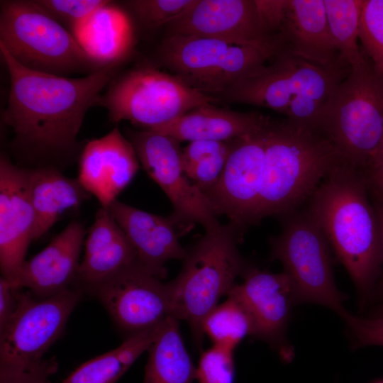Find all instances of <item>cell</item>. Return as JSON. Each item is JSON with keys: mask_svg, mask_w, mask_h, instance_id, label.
<instances>
[{"mask_svg": "<svg viewBox=\"0 0 383 383\" xmlns=\"http://www.w3.org/2000/svg\"><path fill=\"white\" fill-rule=\"evenodd\" d=\"M9 77L7 104L1 118L14 135L13 148L32 159L72 156L87 111L97 105L120 65H110L82 77L30 70L0 46Z\"/></svg>", "mask_w": 383, "mask_h": 383, "instance_id": "cell-1", "label": "cell"}, {"mask_svg": "<svg viewBox=\"0 0 383 383\" xmlns=\"http://www.w3.org/2000/svg\"><path fill=\"white\" fill-rule=\"evenodd\" d=\"M309 213L362 296L373 287L383 263L379 219L369 199L364 172L343 161L311 196Z\"/></svg>", "mask_w": 383, "mask_h": 383, "instance_id": "cell-2", "label": "cell"}, {"mask_svg": "<svg viewBox=\"0 0 383 383\" xmlns=\"http://www.w3.org/2000/svg\"><path fill=\"white\" fill-rule=\"evenodd\" d=\"M341 161L321 131L287 118H270L257 223L266 216H284L295 211Z\"/></svg>", "mask_w": 383, "mask_h": 383, "instance_id": "cell-3", "label": "cell"}, {"mask_svg": "<svg viewBox=\"0 0 383 383\" xmlns=\"http://www.w3.org/2000/svg\"><path fill=\"white\" fill-rule=\"evenodd\" d=\"M351 66L341 55L321 66L282 52L220 97L229 102L272 109L301 125L320 130L323 111Z\"/></svg>", "mask_w": 383, "mask_h": 383, "instance_id": "cell-4", "label": "cell"}, {"mask_svg": "<svg viewBox=\"0 0 383 383\" xmlns=\"http://www.w3.org/2000/svg\"><path fill=\"white\" fill-rule=\"evenodd\" d=\"M320 130L343 162L364 172L383 146V74L370 60L351 66L327 103Z\"/></svg>", "mask_w": 383, "mask_h": 383, "instance_id": "cell-5", "label": "cell"}, {"mask_svg": "<svg viewBox=\"0 0 383 383\" xmlns=\"http://www.w3.org/2000/svg\"><path fill=\"white\" fill-rule=\"evenodd\" d=\"M240 235L230 223L217 231L205 232L187 250L178 276L166 283L171 315L188 323L198 347L204 335L205 317L247 267L237 247Z\"/></svg>", "mask_w": 383, "mask_h": 383, "instance_id": "cell-6", "label": "cell"}, {"mask_svg": "<svg viewBox=\"0 0 383 383\" xmlns=\"http://www.w3.org/2000/svg\"><path fill=\"white\" fill-rule=\"evenodd\" d=\"M0 46L22 67L41 73L87 75L105 67L35 0L1 1Z\"/></svg>", "mask_w": 383, "mask_h": 383, "instance_id": "cell-7", "label": "cell"}, {"mask_svg": "<svg viewBox=\"0 0 383 383\" xmlns=\"http://www.w3.org/2000/svg\"><path fill=\"white\" fill-rule=\"evenodd\" d=\"M218 101L145 62L117 74L97 105L106 109L112 123L126 121L139 130L155 131L194 108Z\"/></svg>", "mask_w": 383, "mask_h": 383, "instance_id": "cell-8", "label": "cell"}, {"mask_svg": "<svg viewBox=\"0 0 383 383\" xmlns=\"http://www.w3.org/2000/svg\"><path fill=\"white\" fill-rule=\"evenodd\" d=\"M274 57L254 46L182 35H167L157 50V60L172 74L218 100L233 84L255 73Z\"/></svg>", "mask_w": 383, "mask_h": 383, "instance_id": "cell-9", "label": "cell"}, {"mask_svg": "<svg viewBox=\"0 0 383 383\" xmlns=\"http://www.w3.org/2000/svg\"><path fill=\"white\" fill-rule=\"evenodd\" d=\"M280 233L270 240L272 260L279 261L293 284L297 303L326 306L343 318L345 296L337 288L328 241L309 213L284 216Z\"/></svg>", "mask_w": 383, "mask_h": 383, "instance_id": "cell-10", "label": "cell"}, {"mask_svg": "<svg viewBox=\"0 0 383 383\" xmlns=\"http://www.w3.org/2000/svg\"><path fill=\"white\" fill-rule=\"evenodd\" d=\"M22 289L14 313L0 331V369L21 370L40 363L63 333L83 293L72 287L55 296L39 299Z\"/></svg>", "mask_w": 383, "mask_h": 383, "instance_id": "cell-11", "label": "cell"}, {"mask_svg": "<svg viewBox=\"0 0 383 383\" xmlns=\"http://www.w3.org/2000/svg\"><path fill=\"white\" fill-rule=\"evenodd\" d=\"M140 165L159 185L174 209L171 216L177 223H197L205 232L219 229L217 219L206 197L186 174L182 148L174 138L157 132L126 128Z\"/></svg>", "mask_w": 383, "mask_h": 383, "instance_id": "cell-12", "label": "cell"}, {"mask_svg": "<svg viewBox=\"0 0 383 383\" xmlns=\"http://www.w3.org/2000/svg\"><path fill=\"white\" fill-rule=\"evenodd\" d=\"M269 119L261 129L232 140L219 179L203 193L215 214L226 216L241 234L248 226L257 223Z\"/></svg>", "mask_w": 383, "mask_h": 383, "instance_id": "cell-13", "label": "cell"}, {"mask_svg": "<svg viewBox=\"0 0 383 383\" xmlns=\"http://www.w3.org/2000/svg\"><path fill=\"white\" fill-rule=\"evenodd\" d=\"M136 263L90 289L128 336L162 324L171 308L166 284Z\"/></svg>", "mask_w": 383, "mask_h": 383, "instance_id": "cell-14", "label": "cell"}, {"mask_svg": "<svg viewBox=\"0 0 383 383\" xmlns=\"http://www.w3.org/2000/svg\"><path fill=\"white\" fill-rule=\"evenodd\" d=\"M166 28L167 35L216 38L275 56L281 51L277 38L265 27L255 0H194Z\"/></svg>", "mask_w": 383, "mask_h": 383, "instance_id": "cell-15", "label": "cell"}, {"mask_svg": "<svg viewBox=\"0 0 383 383\" xmlns=\"http://www.w3.org/2000/svg\"><path fill=\"white\" fill-rule=\"evenodd\" d=\"M242 275L243 282L235 284L227 295L235 298L248 312L252 335L289 360L292 353L285 333L292 309L298 304L291 279L284 272L273 273L248 266Z\"/></svg>", "mask_w": 383, "mask_h": 383, "instance_id": "cell-16", "label": "cell"}, {"mask_svg": "<svg viewBox=\"0 0 383 383\" xmlns=\"http://www.w3.org/2000/svg\"><path fill=\"white\" fill-rule=\"evenodd\" d=\"M34 210L30 194V169L0 157V268L12 275L25 261L33 241Z\"/></svg>", "mask_w": 383, "mask_h": 383, "instance_id": "cell-17", "label": "cell"}, {"mask_svg": "<svg viewBox=\"0 0 383 383\" xmlns=\"http://www.w3.org/2000/svg\"><path fill=\"white\" fill-rule=\"evenodd\" d=\"M140 165L131 143L116 126L83 147L77 179L102 207L108 208L133 180Z\"/></svg>", "mask_w": 383, "mask_h": 383, "instance_id": "cell-18", "label": "cell"}, {"mask_svg": "<svg viewBox=\"0 0 383 383\" xmlns=\"http://www.w3.org/2000/svg\"><path fill=\"white\" fill-rule=\"evenodd\" d=\"M86 235L82 223H70L43 250L25 260L6 278L16 288L28 289L39 299L55 296L73 287Z\"/></svg>", "mask_w": 383, "mask_h": 383, "instance_id": "cell-19", "label": "cell"}, {"mask_svg": "<svg viewBox=\"0 0 383 383\" xmlns=\"http://www.w3.org/2000/svg\"><path fill=\"white\" fill-rule=\"evenodd\" d=\"M107 209L133 246L138 262L157 278L167 277V261L186 257L187 250L180 244L177 223L171 216L153 214L117 199Z\"/></svg>", "mask_w": 383, "mask_h": 383, "instance_id": "cell-20", "label": "cell"}, {"mask_svg": "<svg viewBox=\"0 0 383 383\" xmlns=\"http://www.w3.org/2000/svg\"><path fill=\"white\" fill-rule=\"evenodd\" d=\"M138 263L126 235L107 208L101 206L87 233L84 255L73 285L82 292Z\"/></svg>", "mask_w": 383, "mask_h": 383, "instance_id": "cell-21", "label": "cell"}, {"mask_svg": "<svg viewBox=\"0 0 383 383\" xmlns=\"http://www.w3.org/2000/svg\"><path fill=\"white\" fill-rule=\"evenodd\" d=\"M281 52L321 66L341 56L331 35L323 0H287L282 29L277 35Z\"/></svg>", "mask_w": 383, "mask_h": 383, "instance_id": "cell-22", "label": "cell"}, {"mask_svg": "<svg viewBox=\"0 0 383 383\" xmlns=\"http://www.w3.org/2000/svg\"><path fill=\"white\" fill-rule=\"evenodd\" d=\"M269 117L209 104L194 108L155 131L177 141H228L261 129Z\"/></svg>", "mask_w": 383, "mask_h": 383, "instance_id": "cell-23", "label": "cell"}, {"mask_svg": "<svg viewBox=\"0 0 383 383\" xmlns=\"http://www.w3.org/2000/svg\"><path fill=\"white\" fill-rule=\"evenodd\" d=\"M72 34L89 56L101 67L121 65L135 43L131 16L111 1L80 23Z\"/></svg>", "mask_w": 383, "mask_h": 383, "instance_id": "cell-24", "label": "cell"}, {"mask_svg": "<svg viewBox=\"0 0 383 383\" xmlns=\"http://www.w3.org/2000/svg\"><path fill=\"white\" fill-rule=\"evenodd\" d=\"M30 194L35 215L33 240L40 238L63 213L78 208L91 196L78 179L49 165L30 169Z\"/></svg>", "mask_w": 383, "mask_h": 383, "instance_id": "cell-25", "label": "cell"}, {"mask_svg": "<svg viewBox=\"0 0 383 383\" xmlns=\"http://www.w3.org/2000/svg\"><path fill=\"white\" fill-rule=\"evenodd\" d=\"M143 383H192L196 368L184 344L179 320L170 316L148 349Z\"/></svg>", "mask_w": 383, "mask_h": 383, "instance_id": "cell-26", "label": "cell"}, {"mask_svg": "<svg viewBox=\"0 0 383 383\" xmlns=\"http://www.w3.org/2000/svg\"><path fill=\"white\" fill-rule=\"evenodd\" d=\"M160 326L128 335L118 348L82 363L60 383H116L148 350Z\"/></svg>", "mask_w": 383, "mask_h": 383, "instance_id": "cell-27", "label": "cell"}, {"mask_svg": "<svg viewBox=\"0 0 383 383\" xmlns=\"http://www.w3.org/2000/svg\"><path fill=\"white\" fill-rule=\"evenodd\" d=\"M329 31L340 54L353 66L365 56L360 52L359 25L363 0H323Z\"/></svg>", "mask_w": 383, "mask_h": 383, "instance_id": "cell-28", "label": "cell"}, {"mask_svg": "<svg viewBox=\"0 0 383 383\" xmlns=\"http://www.w3.org/2000/svg\"><path fill=\"white\" fill-rule=\"evenodd\" d=\"M202 331L213 345L233 351L248 335H252V322L242 304L233 296L214 307L205 317Z\"/></svg>", "mask_w": 383, "mask_h": 383, "instance_id": "cell-29", "label": "cell"}, {"mask_svg": "<svg viewBox=\"0 0 383 383\" xmlns=\"http://www.w3.org/2000/svg\"><path fill=\"white\" fill-rule=\"evenodd\" d=\"M359 39L375 68L383 74V0H363Z\"/></svg>", "mask_w": 383, "mask_h": 383, "instance_id": "cell-30", "label": "cell"}, {"mask_svg": "<svg viewBox=\"0 0 383 383\" xmlns=\"http://www.w3.org/2000/svg\"><path fill=\"white\" fill-rule=\"evenodd\" d=\"M194 0H131L125 5L137 22L144 28L167 26L178 18Z\"/></svg>", "mask_w": 383, "mask_h": 383, "instance_id": "cell-31", "label": "cell"}, {"mask_svg": "<svg viewBox=\"0 0 383 383\" xmlns=\"http://www.w3.org/2000/svg\"><path fill=\"white\" fill-rule=\"evenodd\" d=\"M35 3L72 33L107 0H35Z\"/></svg>", "mask_w": 383, "mask_h": 383, "instance_id": "cell-32", "label": "cell"}, {"mask_svg": "<svg viewBox=\"0 0 383 383\" xmlns=\"http://www.w3.org/2000/svg\"><path fill=\"white\" fill-rule=\"evenodd\" d=\"M233 351L213 345L201 355L196 367L199 383H233Z\"/></svg>", "mask_w": 383, "mask_h": 383, "instance_id": "cell-33", "label": "cell"}, {"mask_svg": "<svg viewBox=\"0 0 383 383\" xmlns=\"http://www.w3.org/2000/svg\"><path fill=\"white\" fill-rule=\"evenodd\" d=\"M356 341V345L383 346V318H360L347 313L343 318Z\"/></svg>", "mask_w": 383, "mask_h": 383, "instance_id": "cell-34", "label": "cell"}, {"mask_svg": "<svg viewBox=\"0 0 383 383\" xmlns=\"http://www.w3.org/2000/svg\"><path fill=\"white\" fill-rule=\"evenodd\" d=\"M57 368V361L52 357L29 368L0 369V383H51L49 378Z\"/></svg>", "mask_w": 383, "mask_h": 383, "instance_id": "cell-35", "label": "cell"}, {"mask_svg": "<svg viewBox=\"0 0 383 383\" xmlns=\"http://www.w3.org/2000/svg\"><path fill=\"white\" fill-rule=\"evenodd\" d=\"M255 2L265 27L277 40L283 23L287 0H255Z\"/></svg>", "mask_w": 383, "mask_h": 383, "instance_id": "cell-36", "label": "cell"}, {"mask_svg": "<svg viewBox=\"0 0 383 383\" xmlns=\"http://www.w3.org/2000/svg\"><path fill=\"white\" fill-rule=\"evenodd\" d=\"M228 141L196 140L190 142L182 148L184 168L189 167L207 157L218 154L226 149Z\"/></svg>", "mask_w": 383, "mask_h": 383, "instance_id": "cell-37", "label": "cell"}, {"mask_svg": "<svg viewBox=\"0 0 383 383\" xmlns=\"http://www.w3.org/2000/svg\"><path fill=\"white\" fill-rule=\"evenodd\" d=\"M21 289L13 287L4 277L0 278V331L7 325L17 306Z\"/></svg>", "mask_w": 383, "mask_h": 383, "instance_id": "cell-38", "label": "cell"}, {"mask_svg": "<svg viewBox=\"0 0 383 383\" xmlns=\"http://www.w3.org/2000/svg\"><path fill=\"white\" fill-rule=\"evenodd\" d=\"M365 177L370 195L383 199V160L367 170Z\"/></svg>", "mask_w": 383, "mask_h": 383, "instance_id": "cell-39", "label": "cell"}, {"mask_svg": "<svg viewBox=\"0 0 383 383\" xmlns=\"http://www.w3.org/2000/svg\"><path fill=\"white\" fill-rule=\"evenodd\" d=\"M372 199V204L376 209L379 228L381 233L382 247V257H383V199L371 196ZM383 266V263H382ZM381 289L383 291V275L381 281Z\"/></svg>", "mask_w": 383, "mask_h": 383, "instance_id": "cell-40", "label": "cell"}, {"mask_svg": "<svg viewBox=\"0 0 383 383\" xmlns=\"http://www.w3.org/2000/svg\"><path fill=\"white\" fill-rule=\"evenodd\" d=\"M383 160V146H382V150H381V151H380V153H379V157H378L377 162H378V161H379V160Z\"/></svg>", "mask_w": 383, "mask_h": 383, "instance_id": "cell-41", "label": "cell"}, {"mask_svg": "<svg viewBox=\"0 0 383 383\" xmlns=\"http://www.w3.org/2000/svg\"><path fill=\"white\" fill-rule=\"evenodd\" d=\"M377 317H379L381 318H383V308L382 309V311L380 312V314Z\"/></svg>", "mask_w": 383, "mask_h": 383, "instance_id": "cell-42", "label": "cell"}]
</instances>
